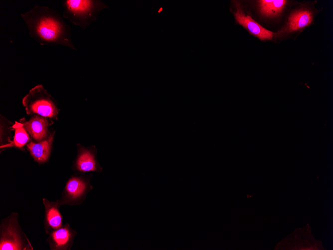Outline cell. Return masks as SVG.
Returning a JSON list of instances; mask_svg holds the SVG:
<instances>
[{
	"mask_svg": "<svg viewBox=\"0 0 333 250\" xmlns=\"http://www.w3.org/2000/svg\"><path fill=\"white\" fill-rule=\"evenodd\" d=\"M20 241L14 230L10 227L7 229L0 242V250H20Z\"/></svg>",
	"mask_w": 333,
	"mask_h": 250,
	"instance_id": "10",
	"label": "cell"
},
{
	"mask_svg": "<svg viewBox=\"0 0 333 250\" xmlns=\"http://www.w3.org/2000/svg\"><path fill=\"white\" fill-rule=\"evenodd\" d=\"M261 13L267 16H274L282 11L286 0H262L258 1Z\"/></svg>",
	"mask_w": 333,
	"mask_h": 250,
	"instance_id": "8",
	"label": "cell"
},
{
	"mask_svg": "<svg viewBox=\"0 0 333 250\" xmlns=\"http://www.w3.org/2000/svg\"><path fill=\"white\" fill-rule=\"evenodd\" d=\"M23 124L35 140L40 141L46 136L48 122L46 117L36 115Z\"/></svg>",
	"mask_w": 333,
	"mask_h": 250,
	"instance_id": "6",
	"label": "cell"
},
{
	"mask_svg": "<svg viewBox=\"0 0 333 250\" xmlns=\"http://www.w3.org/2000/svg\"><path fill=\"white\" fill-rule=\"evenodd\" d=\"M62 3L63 17L82 29L95 21L102 10L109 7L98 0H65Z\"/></svg>",
	"mask_w": 333,
	"mask_h": 250,
	"instance_id": "2",
	"label": "cell"
},
{
	"mask_svg": "<svg viewBox=\"0 0 333 250\" xmlns=\"http://www.w3.org/2000/svg\"><path fill=\"white\" fill-rule=\"evenodd\" d=\"M313 20L312 12L306 8L297 9L288 17L285 30L293 32L303 28L311 24Z\"/></svg>",
	"mask_w": 333,
	"mask_h": 250,
	"instance_id": "5",
	"label": "cell"
},
{
	"mask_svg": "<svg viewBox=\"0 0 333 250\" xmlns=\"http://www.w3.org/2000/svg\"><path fill=\"white\" fill-rule=\"evenodd\" d=\"M53 136L50 135L47 139L38 143L30 142L27 147L33 158L38 162H45L50 154Z\"/></svg>",
	"mask_w": 333,
	"mask_h": 250,
	"instance_id": "7",
	"label": "cell"
},
{
	"mask_svg": "<svg viewBox=\"0 0 333 250\" xmlns=\"http://www.w3.org/2000/svg\"><path fill=\"white\" fill-rule=\"evenodd\" d=\"M47 219L49 225L54 229H57L61 226V217L55 207H51L47 210Z\"/></svg>",
	"mask_w": 333,
	"mask_h": 250,
	"instance_id": "14",
	"label": "cell"
},
{
	"mask_svg": "<svg viewBox=\"0 0 333 250\" xmlns=\"http://www.w3.org/2000/svg\"><path fill=\"white\" fill-rule=\"evenodd\" d=\"M21 17L30 37L40 44L61 45L76 50L71 39L70 27L56 10L36 5L21 13Z\"/></svg>",
	"mask_w": 333,
	"mask_h": 250,
	"instance_id": "1",
	"label": "cell"
},
{
	"mask_svg": "<svg viewBox=\"0 0 333 250\" xmlns=\"http://www.w3.org/2000/svg\"><path fill=\"white\" fill-rule=\"evenodd\" d=\"M22 102L28 114L55 118L58 114V109L54 100L42 85H37L31 89Z\"/></svg>",
	"mask_w": 333,
	"mask_h": 250,
	"instance_id": "3",
	"label": "cell"
},
{
	"mask_svg": "<svg viewBox=\"0 0 333 250\" xmlns=\"http://www.w3.org/2000/svg\"><path fill=\"white\" fill-rule=\"evenodd\" d=\"M70 233L66 228H62L53 233V239L58 247L65 246L70 238Z\"/></svg>",
	"mask_w": 333,
	"mask_h": 250,
	"instance_id": "13",
	"label": "cell"
},
{
	"mask_svg": "<svg viewBox=\"0 0 333 250\" xmlns=\"http://www.w3.org/2000/svg\"><path fill=\"white\" fill-rule=\"evenodd\" d=\"M86 184L78 178H73L67 183L66 190L68 194L72 199L82 196L86 189Z\"/></svg>",
	"mask_w": 333,
	"mask_h": 250,
	"instance_id": "12",
	"label": "cell"
},
{
	"mask_svg": "<svg viewBox=\"0 0 333 250\" xmlns=\"http://www.w3.org/2000/svg\"><path fill=\"white\" fill-rule=\"evenodd\" d=\"M76 166L78 170L89 172L96 170V162L94 154L88 150H83L80 152Z\"/></svg>",
	"mask_w": 333,
	"mask_h": 250,
	"instance_id": "9",
	"label": "cell"
},
{
	"mask_svg": "<svg viewBox=\"0 0 333 250\" xmlns=\"http://www.w3.org/2000/svg\"><path fill=\"white\" fill-rule=\"evenodd\" d=\"M13 128L15 131L13 141L10 144L1 146L0 148L12 146L21 148L29 141L28 134L23 123L15 122Z\"/></svg>",
	"mask_w": 333,
	"mask_h": 250,
	"instance_id": "11",
	"label": "cell"
},
{
	"mask_svg": "<svg viewBox=\"0 0 333 250\" xmlns=\"http://www.w3.org/2000/svg\"><path fill=\"white\" fill-rule=\"evenodd\" d=\"M233 13L236 21L239 24L261 40L272 38L274 33L262 26L249 15L246 14L239 4H236V10Z\"/></svg>",
	"mask_w": 333,
	"mask_h": 250,
	"instance_id": "4",
	"label": "cell"
}]
</instances>
